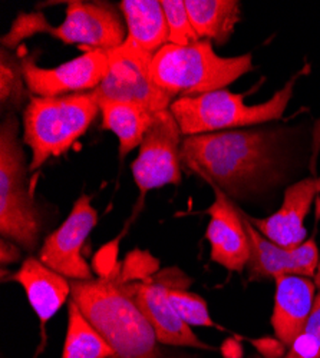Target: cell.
Wrapping results in <instances>:
<instances>
[{"instance_id": "1", "label": "cell", "mask_w": 320, "mask_h": 358, "mask_svg": "<svg viewBox=\"0 0 320 358\" xmlns=\"http://www.w3.org/2000/svg\"><path fill=\"white\" fill-rule=\"evenodd\" d=\"M283 136L281 129L254 127L184 136L181 165L227 196H239L274 179Z\"/></svg>"}, {"instance_id": "2", "label": "cell", "mask_w": 320, "mask_h": 358, "mask_svg": "<svg viewBox=\"0 0 320 358\" xmlns=\"http://www.w3.org/2000/svg\"><path fill=\"white\" fill-rule=\"evenodd\" d=\"M71 300L109 344L113 358H165L151 324L118 273L71 281Z\"/></svg>"}, {"instance_id": "3", "label": "cell", "mask_w": 320, "mask_h": 358, "mask_svg": "<svg viewBox=\"0 0 320 358\" xmlns=\"http://www.w3.org/2000/svg\"><path fill=\"white\" fill-rule=\"evenodd\" d=\"M253 69V55L223 57L210 41L190 46L165 45L151 64L154 82L174 101L225 89Z\"/></svg>"}, {"instance_id": "4", "label": "cell", "mask_w": 320, "mask_h": 358, "mask_svg": "<svg viewBox=\"0 0 320 358\" xmlns=\"http://www.w3.org/2000/svg\"><path fill=\"white\" fill-rule=\"evenodd\" d=\"M19 119L9 112L0 125V234L23 251H35L43 228L27 173Z\"/></svg>"}, {"instance_id": "5", "label": "cell", "mask_w": 320, "mask_h": 358, "mask_svg": "<svg viewBox=\"0 0 320 358\" xmlns=\"http://www.w3.org/2000/svg\"><path fill=\"white\" fill-rule=\"evenodd\" d=\"M92 92L31 96L23 110V143L31 149V172L60 157L86 132L99 113Z\"/></svg>"}, {"instance_id": "6", "label": "cell", "mask_w": 320, "mask_h": 358, "mask_svg": "<svg viewBox=\"0 0 320 358\" xmlns=\"http://www.w3.org/2000/svg\"><path fill=\"white\" fill-rule=\"evenodd\" d=\"M303 72H298L269 101L246 105L244 96L220 89L210 94L180 98L169 110L177 119L183 136L253 128L279 121L293 96V89Z\"/></svg>"}, {"instance_id": "7", "label": "cell", "mask_w": 320, "mask_h": 358, "mask_svg": "<svg viewBox=\"0 0 320 358\" xmlns=\"http://www.w3.org/2000/svg\"><path fill=\"white\" fill-rule=\"evenodd\" d=\"M153 57L154 55L142 50L128 39L120 48L108 52V73L92 91L98 102H131L153 112L169 109L174 99L154 82Z\"/></svg>"}, {"instance_id": "8", "label": "cell", "mask_w": 320, "mask_h": 358, "mask_svg": "<svg viewBox=\"0 0 320 358\" xmlns=\"http://www.w3.org/2000/svg\"><path fill=\"white\" fill-rule=\"evenodd\" d=\"M183 134L169 109L160 110L145 134L138 157L131 165L132 176L141 195L165 185L181 184Z\"/></svg>"}, {"instance_id": "9", "label": "cell", "mask_w": 320, "mask_h": 358, "mask_svg": "<svg viewBox=\"0 0 320 358\" xmlns=\"http://www.w3.org/2000/svg\"><path fill=\"white\" fill-rule=\"evenodd\" d=\"M67 5L65 20L60 26L46 22L42 34L88 50L111 52L125 42V20L111 3L71 0Z\"/></svg>"}, {"instance_id": "10", "label": "cell", "mask_w": 320, "mask_h": 358, "mask_svg": "<svg viewBox=\"0 0 320 358\" xmlns=\"http://www.w3.org/2000/svg\"><path fill=\"white\" fill-rule=\"evenodd\" d=\"M97 224L98 211L91 202V196L81 195L67 220L45 238L39 259L71 281L95 278L82 250Z\"/></svg>"}, {"instance_id": "11", "label": "cell", "mask_w": 320, "mask_h": 358, "mask_svg": "<svg viewBox=\"0 0 320 358\" xmlns=\"http://www.w3.org/2000/svg\"><path fill=\"white\" fill-rule=\"evenodd\" d=\"M27 91L35 96H65L92 92L109 69L108 52L86 50L60 66L45 69L34 59H22Z\"/></svg>"}, {"instance_id": "12", "label": "cell", "mask_w": 320, "mask_h": 358, "mask_svg": "<svg viewBox=\"0 0 320 358\" xmlns=\"http://www.w3.org/2000/svg\"><path fill=\"white\" fill-rule=\"evenodd\" d=\"M242 214L250 243V258L247 264L250 281L277 280L284 275L314 278L320 258L314 236L295 248H284L267 240L253 227L243 211Z\"/></svg>"}, {"instance_id": "13", "label": "cell", "mask_w": 320, "mask_h": 358, "mask_svg": "<svg viewBox=\"0 0 320 358\" xmlns=\"http://www.w3.org/2000/svg\"><path fill=\"white\" fill-rule=\"evenodd\" d=\"M211 188L214 202L207 208L210 222L206 231L211 261L227 271L243 273L250 258V243L243 214L221 189Z\"/></svg>"}, {"instance_id": "14", "label": "cell", "mask_w": 320, "mask_h": 358, "mask_svg": "<svg viewBox=\"0 0 320 358\" xmlns=\"http://www.w3.org/2000/svg\"><path fill=\"white\" fill-rule=\"evenodd\" d=\"M125 285L144 317L151 324L160 344L207 351L214 350L193 333L191 327L174 308L168 296L167 284L158 281H144L125 282Z\"/></svg>"}, {"instance_id": "15", "label": "cell", "mask_w": 320, "mask_h": 358, "mask_svg": "<svg viewBox=\"0 0 320 358\" xmlns=\"http://www.w3.org/2000/svg\"><path fill=\"white\" fill-rule=\"evenodd\" d=\"M319 194L320 176L305 178L286 189L283 203L274 214L263 220L249 215L247 218L272 243L284 248H295L306 241L305 221Z\"/></svg>"}, {"instance_id": "16", "label": "cell", "mask_w": 320, "mask_h": 358, "mask_svg": "<svg viewBox=\"0 0 320 358\" xmlns=\"http://www.w3.org/2000/svg\"><path fill=\"white\" fill-rule=\"evenodd\" d=\"M9 281L18 282L25 289L29 304L39 318L42 344L45 347L46 325L57 314L71 296V280L56 273L39 258H26L19 270L9 275Z\"/></svg>"}, {"instance_id": "17", "label": "cell", "mask_w": 320, "mask_h": 358, "mask_svg": "<svg viewBox=\"0 0 320 358\" xmlns=\"http://www.w3.org/2000/svg\"><path fill=\"white\" fill-rule=\"evenodd\" d=\"M312 280L302 275H284L274 280L272 325L274 337L287 348L305 331L310 317L316 298V284Z\"/></svg>"}, {"instance_id": "18", "label": "cell", "mask_w": 320, "mask_h": 358, "mask_svg": "<svg viewBox=\"0 0 320 358\" xmlns=\"http://www.w3.org/2000/svg\"><path fill=\"white\" fill-rule=\"evenodd\" d=\"M120 10L127 24V39L155 55L169 43V29L161 0H123Z\"/></svg>"}, {"instance_id": "19", "label": "cell", "mask_w": 320, "mask_h": 358, "mask_svg": "<svg viewBox=\"0 0 320 358\" xmlns=\"http://www.w3.org/2000/svg\"><path fill=\"white\" fill-rule=\"evenodd\" d=\"M102 129L116 135L120 141V155L124 158L139 148L145 134L154 122L157 112L131 102L99 101Z\"/></svg>"}, {"instance_id": "20", "label": "cell", "mask_w": 320, "mask_h": 358, "mask_svg": "<svg viewBox=\"0 0 320 358\" xmlns=\"http://www.w3.org/2000/svg\"><path fill=\"white\" fill-rule=\"evenodd\" d=\"M187 12L200 41L224 45L240 20L237 0H186Z\"/></svg>"}, {"instance_id": "21", "label": "cell", "mask_w": 320, "mask_h": 358, "mask_svg": "<svg viewBox=\"0 0 320 358\" xmlns=\"http://www.w3.org/2000/svg\"><path fill=\"white\" fill-rule=\"evenodd\" d=\"M61 358H113V351L78 306L68 304V325Z\"/></svg>"}, {"instance_id": "22", "label": "cell", "mask_w": 320, "mask_h": 358, "mask_svg": "<svg viewBox=\"0 0 320 358\" xmlns=\"http://www.w3.org/2000/svg\"><path fill=\"white\" fill-rule=\"evenodd\" d=\"M26 80L22 68V59L9 49L0 52V103L2 108H19L26 99Z\"/></svg>"}, {"instance_id": "23", "label": "cell", "mask_w": 320, "mask_h": 358, "mask_svg": "<svg viewBox=\"0 0 320 358\" xmlns=\"http://www.w3.org/2000/svg\"><path fill=\"white\" fill-rule=\"evenodd\" d=\"M168 296L177 310L180 317L190 325V327H210V328H220L211 318L209 306L204 298L200 295L190 292L184 288L179 287H169L168 285ZM221 330V328H220Z\"/></svg>"}, {"instance_id": "24", "label": "cell", "mask_w": 320, "mask_h": 358, "mask_svg": "<svg viewBox=\"0 0 320 358\" xmlns=\"http://www.w3.org/2000/svg\"><path fill=\"white\" fill-rule=\"evenodd\" d=\"M168 29L169 43L177 46H190L200 42L190 20L186 0H161Z\"/></svg>"}, {"instance_id": "25", "label": "cell", "mask_w": 320, "mask_h": 358, "mask_svg": "<svg viewBox=\"0 0 320 358\" xmlns=\"http://www.w3.org/2000/svg\"><path fill=\"white\" fill-rule=\"evenodd\" d=\"M46 22L48 20L42 13H20L13 22L11 31L2 38V45L8 49H16L22 41L42 34Z\"/></svg>"}, {"instance_id": "26", "label": "cell", "mask_w": 320, "mask_h": 358, "mask_svg": "<svg viewBox=\"0 0 320 358\" xmlns=\"http://www.w3.org/2000/svg\"><path fill=\"white\" fill-rule=\"evenodd\" d=\"M283 358H320V344L309 333H302L290 345Z\"/></svg>"}, {"instance_id": "27", "label": "cell", "mask_w": 320, "mask_h": 358, "mask_svg": "<svg viewBox=\"0 0 320 358\" xmlns=\"http://www.w3.org/2000/svg\"><path fill=\"white\" fill-rule=\"evenodd\" d=\"M247 341L265 358H283L287 347L277 337L247 338Z\"/></svg>"}, {"instance_id": "28", "label": "cell", "mask_w": 320, "mask_h": 358, "mask_svg": "<svg viewBox=\"0 0 320 358\" xmlns=\"http://www.w3.org/2000/svg\"><path fill=\"white\" fill-rule=\"evenodd\" d=\"M305 333L312 334L320 344V291L316 294L310 317L305 327Z\"/></svg>"}, {"instance_id": "29", "label": "cell", "mask_w": 320, "mask_h": 358, "mask_svg": "<svg viewBox=\"0 0 320 358\" xmlns=\"http://www.w3.org/2000/svg\"><path fill=\"white\" fill-rule=\"evenodd\" d=\"M0 261H2V265H11L15 262H19L22 259V248H19L16 244L5 240L2 238V241H0Z\"/></svg>"}, {"instance_id": "30", "label": "cell", "mask_w": 320, "mask_h": 358, "mask_svg": "<svg viewBox=\"0 0 320 358\" xmlns=\"http://www.w3.org/2000/svg\"><path fill=\"white\" fill-rule=\"evenodd\" d=\"M223 354L225 358H240L242 357V345L237 340H227L223 344Z\"/></svg>"}, {"instance_id": "31", "label": "cell", "mask_w": 320, "mask_h": 358, "mask_svg": "<svg viewBox=\"0 0 320 358\" xmlns=\"http://www.w3.org/2000/svg\"><path fill=\"white\" fill-rule=\"evenodd\" d=\"M314 284L316 287L320 289V258H319V265H317V271H316V275H314Z\"/></svg>"}]
</instances>
